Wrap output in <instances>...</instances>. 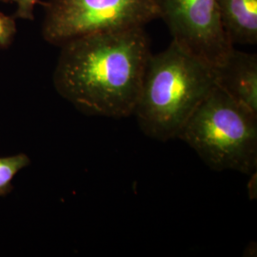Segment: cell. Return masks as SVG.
Wrapping results in <instances>:
<instances>
[{
    "mask_svg": "<svg viewBox=\"0 0 257 257\" xmlns=\"http://www.w3.org/2000/svg\"><path fill=\"white\" fill-rule=\"evenodd\" d=\"M250 175V178L248 180L247 185V191L248 195L250 200H255L257 198V175L256 171L253 172Z\"/></svg>",
    "mask_w": 257,
    "mask_h": 257,
    "instance_id": "8fae6325",
    "label": "cell"
},
{
    "mask_svg": "<svg viewBox=\"0 0 257 257\" xmlns=\"http://www.w3.org/2000/svg\"><path fill=\"white\" fill-rule=\"evenodd\" d=\"M223 28L232 45L257 43V0H216Z\"/></svg>",
    "mask_w": 257,
    "mask_h": 257,
    "instance_id": "52a82bcc",
    "label": "cell"
},
{
    "mask_svg": "<svg viewBox=\"0 0 257 257\" xmlns=\"http://www.w3.org/2000/svg\"><path fill=\"white\" fill-rule=\"evenodd\" d=\"M42 37L62 46L89 35L145 27L158 19L154 0H48Z\"/></svg>",
    "mask_w": 257,
    "mask_h": 257,
    "instance_id": "277c9868",
    "label": "cell"
},
{
    "mask_svg": "<svg viewBox=\"0 0 257 257\" xmlns=\"http://www.w3.org/2000/svg\"><path fill=\"white\" fill-rule=\"evenodd\" d=\"M214 85V68L172 41L149 58L134 110L139 128L158 141L177 138Z\"/></svg>",
    "mask_w": 257,
    "mask_h": 257,
    "instance_id": "7a4b0ae2",
    "label": "cell"
},
{
    "mask_svg": "<svg viewBox=\"0 0 257 257\" xmlns=\"http://www.w3.org/2000/svg\"><path fill=\"white\" fill-rule=\"evenodd\" d=\"M56 92L87 115L134 114L151 53L145 27L78 37L60 46Z\"/></svg>",
    "mask_w": 257,
    "mask_h": 257,
    "instance_id": "6da1fadb",
    "label": "cell"
},
{
    "mask_svg": "<svg viewBox=\"0 0 257 257\" xmlns=\"http://www.w3.org/2000/svg\"><path fill=\"white\" fill-rule=\"evenodd\" d=\"M178 139L214 171L251 175L257 169V114L216 84L193 111Z\"/></svg>",
    "mask_w": 257,
    "mask_h": 257,
    "instance_id": "3957f363",
    "label": "cell"
},
{
    "mask_svg": "<svg viewBox=\"0 0 257 257\" xmlns=\"http://www.w3.org/2000/svg\"><path fill=\"white\" fill-rule=\"evenodd\" d=\"M257 253V244L255 241H251L248 246L243 251V256L252 257L256 256Z\"/></svg>",
    "mask_w": 257,
    "mask_h": 257,
    "instance_id": "7c38bea8",
    "label": "cell"
},
{
    "mask_svg": "<svg viewBox=\"0 0 257 257\" xmlns=\"http://www.w3.org/2000/svg\"><path fill=\"white\" fill-rule=\"evenodd\" d=\"M3 3H15L18 5V10L14 15L15 19L34 20V11L39 0H0Z\"/></svg>",
    "mask_w": 257,
    "mask_h": 257,
    "instance_id": "30bf717a",
    "label": "cell"
},
{
    "mask_svg": "<svg viewBox=\"0 0 257 257\" xmlns=\"http://www.w3.org/2000/svg\"><path fill=\"white\" fill-rule=\"evenodd\" d=\"M31 164L25 154L0 157V196H5L13 190L12 181L21 170Z\"/></svg>",
    "mask_w": 257,
    "mask_h": 257,
    "instance_id": "ba28073f",
    "label": "cell"
},
{
    "mask_svg": "<svg viewBox=\"0 0 257 257\" xmlns=\"http://www.w3.org/2000/svg\"><path fill=\"white\" fill-rule=\"evenodd\" d=\"M158 19L184 51L216 68L233 45L221 23L216 0H154Z\"/></svg>",
    "mask_w": 257,
    "mask_h": 257,
    "instance_id": "5b68a950",
    "label": "cell"
},
{
    "mask_svg": "<svg viewBox=\"0 0 257 257\" xmlns=\"http://www.w3.org/2000/svg\"><path fill=\"white\" fill-rule=\"evenodd\" d=\"M17 34L16 19L0 12V49H7Z\"/></svg>",
    "mask_w": 257,
    "mask_h": 257,
    "instance_id": "9c48e42d",
    "label": "cell"
},
{
    "mask_svg": "<svg viewBox=\"0 0 257 257\" xmlns=\"http://www.w3.org/2000/svg\"><path fill=\"white\" fill-rule=\"evenodd\" d=\"M215 84L230 97L257 114V55L231 50L214 68Z\"/></svg>",
    "mask_w": 257,
    "mask_h": 257,
    "instance_id": "8992f818",
    "label": "cell"
}]
</instances>
